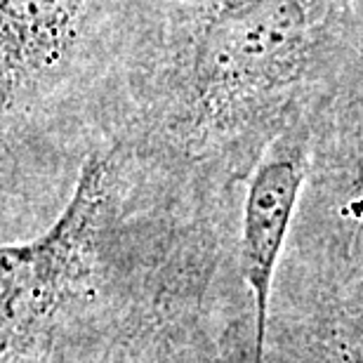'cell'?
Instances as JSON below:
<instances>
[{
  "label": "cell",
  "instance_id": "cell-1",
  "mask_svg": "<svg viewBox=\"0 0 363 363\" xmlns=\"http://www.w3.org/2000/svg\"><path fill=\"white\" fill-rule=\"evenodd\" d=\"M363 60L361 0H149L99 140L241 191L262 149Z\"/></svg>",
  "mask_w": 363,
  "mask_h": 363
},
{
  "label": "cell",
  "instance_id": "cell-2",
  "mask_svg": "<svg viewBox=\"0 0 363 363\" xmlns=\"http://www.w3.org/2000/svg\"><path fill=\"white\" fill-rule=\"evenodd\" d=\"M238 196L123 137L94 142L50 227L0 248V363H52L203 311Z\"/></svg>",
  "mask_w": 363,
  "mask_h": 363
},
{
  "label": "cell",
  "instance_id": "cell-3",
  "mask_svg": "<svg viewBox=\"0 0 363 363\" xmlns=\"http://www.w3.org/2000/svg\"><path fill=\"white\" fill-rule=\"evenodd\" d=\"M149 0H0L3 186L21 163L83 156Z\"/></svg>",
  "mask_w": 363,
  "mask_h": 363
},
{
  "label": "cell",
  "instance_id": "cell-4",
  "mask_svg": "<svg viewBox=\"0 0 363 363\" xmlns=\"http://www.w3.org/2000/svg\"><path fill=\"white\" fill-rule=\"evenodd\" d=\"M295 229L325 267V281L363 274V60L314 118L311 175Z\"/></svg>",
  "mask_w": 363,
  "mask_h": 363
},
{
  "label": "cell",
  "instance_id": "cell-5",
  "mask_svg": "<svg viewBox=\"0 0 363 363\" xmlns=\"http://www.w3.org/2000/svg\"><path fill=\"white\" fill-rule=\"evenodd\" d=\"M314 118L288 125L262 149L241 186L236 210V264L248 288L257 357L264 363L274 314V283L293 236L314 158Z\"/></svg>",
  "mask_w": 363,
  "mask_h": 363
},
{
  "label": "cell",
  "instance_id": "cell-6",
  "mask_svg": "<svg viewBox=\"0 0 363 363\" xmlns=\"http://www.w3.org/2000/svg\"><path fill=\"white\" fill-rule=\"evenodd\" d=\"M325 283L295 323L269 330L264 363H363V274Z\"/></svg>",
  "mask_w": 363,
  "mask_h": 363
},
{
  "label": "cell",
  "instance_id": "cell-7",
  "mask_svg": "<svg viewBox=\"0 0 363 363\" xmlns=\"http://www.w3.org/2000/svg\"><path fill=\"white\" fill-rule=\"evenodd\" d=\"M201 314H163L140 321L92 352L52 363H186Z\"/></svg>",
  "mask_w": 363,
  "mask_h": 363
},
{
  "label": "cell",
  "instance_id": "cell-8",
  "mask_svg": "<svg viewBox=\"0 0 363 363\" xmlns=\"http://www.w3.org/2000/svg\"><path fill=\"white\" fill-rule=\"evenodd\" d=\"M213 363H262L255 347V323L252 314L238 316L222 330Z\"/></svg>",
  "mask_w": 363,
  "mask_h": 363
},
{
  "label": "cell",
  "instance_id": "cell-9",
  "mask_svg": "<svg viewBox=\"0 0 363 363\" xmlns=\"http://www.w3.org/2000/svg\"><path fill=\"white\" fill-rule=\"evenodd\" d=\"M361 3H363V0H361Z\"/></svg>",
  "mask_w": 363,
  "mask_h": 363
}]
</instances>
